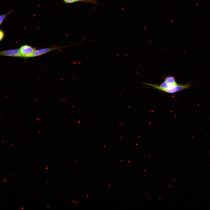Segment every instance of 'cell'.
I'll use <instances>...</instances> for the list:
<instances>
[{"label":"cell","mask_w":210,"mask_h":210,"mask_svg":"<svg viewBox=\"0 0 210 210\" xmlns=\"http://www.w3.org/2000/svg\"><path fill=\"white\" fill-rule=\"evenodd\" d=\"M143 83L154 89L170 94L174 93L188 88L191 86L190 83L186 84L177 83L175 78L171 76L166 77L164 81L160 85L146 83Z\"/></svg>","instance_id":"cell-1"},{"label":"cell","mask_w":210,"mask_h":210,"mask_svg":"<svg viewBox=\"0 0 210 210\" xmlns=\"http://www.w3.org/2000/svg\"><path fill=\"white\" fill-rule=\"evenodd\" d=\"M19 49L21 57L24 58L32 57L33 53L35 50L32 46L28 45H22Z\"/></svg>","instance_id":"cell-2"},{"label":"cell","mask_w":210,"mask_h":210,"mask_svg":"<svg viewBox=\"0 0 210 210\" xmlns=\"http://www.w3.org/2000/svg\"><path fill=\"white\" fill-rule=\"evenodd\" d=\"M67 47L68 46L64 47L55 46L38 49H35L33 53L32 57L41 56L55 50Z\"/></svg>","instance_id":"cell-3"},{"label":"cell","mask_w":210,"mask_h":210,"mask_svg":"<svg viewBox=\"0 0 210 210\" xmlns=\"http://www.w3.org/2000/svg\"><path fill=\"white\" fill-rule=\"evenodd\" d=\"M0 55L21 57L19 49H15L0 51Z\"/></svg>","instance_id":"cell-4"},{"label":"cell","mask_w":210,"mask_h":210,"mask_svg":"<svg viewBox=\"0 0 210 210\" xmlns=\"http://www.w3.org/2000/svg\"><path fill=\"white\" fill-rule=\"evenodd\" d=\"M83 1L84 2H89L96 4V2L94 0H74V1Z\"/></svg>","instance_id":"cell-5"},{"label":"cell","mask_w":210,"mask_h":210,"mask_svg":"<svg viewBox=\"0 0 210 210\" xmlns=\"http://www.w3.org/2000/svg\"><path fill=\"white\" fill-rule=\"evenodd\" d=\"M7 15H0V24L1 23L3 20L6 17Z\"/></svg>","instance_id":"cell-6"},{"label":"cell","mask_w":210,"mask_h":210,"mask_svg":"<svg viewBox=\"0 0 210 210\" xmlns=\"http://www.w3.org/2000/svg\"><path fill=\"white\" fill-rule=\"evenodd\" d=\"M4 36V33L3 31L0 30V41L3 38Z\"/></svg>","instance_id":"cell-7"},{"label":"cell","mask_w":210,"mask_h":210,"mask_svg":"<svg viewBox=\"0 0 210 210\" xmlns=\"http://www.w3.org/2000/svg\"><path fill=\"white\" fill-rule=\"evenodd\" d=\"M66 3H72L74 2V0H63Z\"/></svg>","instance_id":"cell-8"}]
</instances>
